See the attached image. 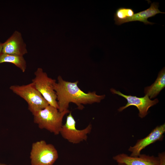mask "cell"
Wrapping results in <instances>:
<instances>
[{
  "instance_id": "7c38bea8",
  "label": "cell",
  "mask_w": 165,
  "mask_h": 165,
  "mask_svg": "<svg viewBox=\"0 0 165 165\" xmlns=\"http://www.w3.org/2000/svg\"><path fill=\"white\" fill-rule=\"evenodd\" d=\"M165 86V70L163 68L159 72L155 82L150 86L145 87L144 93L150 99L155 97Z\"/></svg>"
},
{
  "instance_id": "52a82bcc",
  "label": "cell",
  "mask_w": 165,
  "mask_h": 165,
  "mask_svg": "<svg viewBox=\"0 0 165 165\" xmlns=\"http://www.w3.org/2000/svg\"><path fill=\"white\" fill-rule=\"evenodd\" d=\"M110 91L112 94L121 96L127 101V103L125 105L118 109L119 112H122L130 106H134L138 108L139 111V116L141 118L145 117L148 114V111L150 107L159 102L158 99L151 100L147 95L143 97H139L136 96L125 95L113 88L111 89Z\"/></svg>"
},
{
  "instance_id": "3957f363",
  "label": "cell",
  "mask_w": 165,
  "mask_h": 165,
  "mask_svg": "<svg viewBox=\"0 0 165 165\" xmlns=\"http://www.w3.org/2000/svg\"><path fill=\"white\" fill-rule=\"evenodd\" d=\"M9 88L13 93L26 101L28 109L33 115L49 105L32 82L25 85H13Z\"/></svg>"
},
{
  "instance_id": "4fadbf2b",
  "label": "cell",
  "mask_w": 165,
  "mask_h": 165,
  "mask_svg": "<svg viewBox=\"0 0 165 165\" xmlns=\"http://www.w3.org/2000/svg\"><path fill=\"white\" fill-rule=\"evenodd\" d=\"M8 62L14 64L23 72L26 69V62L23 56L2 53L0 56V64Z\"/></svg>"
},
{
  "instance_id": "2e32d148",
  "label": "cell",
  "mask_w": 165,
  "mask_h": 165,
  "mask_svg": "<svg viewBox=\"0 0 165 165\" xmlns=\"http://www.w3.org/2000/svg\"><path fill=\"white\" fill-rule=\"evenodd\" d=\"M2 43L0 42V56L2 53Z\"/></svg>"
},
{
  "instance_id": "ac0fdd59",
  "label": "cell",
  "mask_w": 165,
  "mask_h": 165,
  "mask_svg": "<svg viewBox=\"0 0 165 165\" xmlns=\"http://www.w3.org/2000/svg\"><path fill=\"white\" fill-rule=\"evenodd\" d=\"M0 165H7V164H4V163H0Z\"/></svg>"
},
{
  "instance_id": "8992f818",
  "label": "cell",
  "mask_w": 165,
  "mask_h": 165,
  "mask_svg": "<svg viewBox=\"0 0 165 165\" xmlns=\"http://www.w3.org/2000/svg\"><path fill=\"white\" fill-rule=\"evenodd\" d=\"M92 128V125L90 124L84 129L80 130L77 129L76 121L70 111L67 116L65 123L61 127L60 134L68 142L77 144L86 141L87 134L90 133Z\"/></svg>"
},
{
  "instance_id": "5b68a950",
  "label": "cell",
  "mask_w": 165,
  "mask_h": 165,
  "mask_svg": "<svg viewBox=\"0 0 165 165\" xmlns=\"http://www.w3.org/2000/svg\"><path fill=\"white\" fill-rule=\"evenodd\" d=\"M34 75L35 78L32 80L31 82L49 105L58 109L57 95L53 89L56 80L49 77L40 68H37Z\"/></svg>"
},
{
  "instance_id": "ba28073f",
  "label": "cell",
  "mask_w": 165,
  "mask_h": 165,
  "mask_svg": "<svg viewBox=\"0 0 165 165\" xmlns=\"http://www.w3.org/2000/svg\"><path fill=\"white\" fill-rule=\"evenodd\" d=\"M165 132V123L156 127L147 136L139 139L134 146L130 147L128 150L131 152L130 156L138 157L146 147L157 141H162Z\"/></svg>"
},
{
  "instance_id": "9c48e42d",
  "label": "cell",
  "mask_w": 165,
  "mask_h": 165,
  "mask_svg": "<svg viewBox=\"0 0 165 165\" xmlns=\"http://www.w3.org/2000/svg\"><path fill=\"white\" fill-rule=\"evenodd\" d=\"M2 53L23 56L28 53L26 45L21 34L17 31H15L4 43H2Z\"/></svg>"
},
{
  "instance_id": "30bf717a",
  "label": "cell",
  "mask_w": 165,
  "mask_h": 165,
  "mask_svg": "<svg viewBox=\"0 0 165 165\" xmlns=\"http://www.w3.org/2000/svg\"><path fill=\"white\" fill-rule=\"evenodd\" d=\"M113 158L118 163L126 165H159L160 161L158 157L141 154L138 157H133L122 153L114 156Z\"/></svg>"
},
{
  "instance_id": "7a4b0ae2",
  "label": "cell",
  "mask_w": 165,
  "mask_h": 165,
  "mask_svg": "<svg viewBox=\"0 0 165 165\" xmlns=\"http://www.w3.org/2000/svg\"><path fill=\"white\" fill-rule=\"evenodd\" d=\"M70 112L68 109L60 112L57 108L49 105L33 115L34 122L40 129H46L58 135L63 125L64 116Z\"/></svg>"
},
{
  "instance_id": "5bb4252c",
  "label": "cell",
  "mask_w": 165,
  "mask_h": 165,
  "mask_svg": "<svg viewBox=\"0 0 165 165\" xmlns=\"http://www.w3.org/2000/svg\"><path fill=\"white\" fill-rule=\"evenodd\" d=\"M134 14V10L131 8L121 7L118 8L114 16L115 24L120 25L127 23V20Z\"/></svg>"
},
{
  "instance_id": "9a60e30c",
  "label": "cell",
  "mask_w": 165,
  "mask_h": 165,
  "mask_svg": "<svg viewBox=\"0 0 165 165\" xmlns=\"http://www.w3.org/2000/svg\"><path fill=\"white\" fill-rule=\"evenodd\" d=\"M158 157L160 160L159 165H165V152L159 153Z\"/></svg>"
},
{
  "instance_id": "e0dca14e",
  "label": "cell",
  "mask_w": 165,
  "mask_h": 165,
  "mask_svg": "<svg viewBox=\"0 0 165 165\" xmlns=\"http://www.w3.org/2000/svg\"><path fill=\"white\" fill-rule=\"evenodd\" d=\"M118 165H126L124 163H118Z\"/></svg>"
},
{
  "instance_id": "6da1fadb",
  "label": "cell",
  "mask_w": 165,
  "mask_h": 165,
  "mask_svg": "<svg viewBox=\"0 0 165 165\" xmlns=\"http://www.w3.org/2000/svg\"><path fill=\"white\" fill-rule=\"evenodd\" d=\"M57 79L53 89L57 95L58 109L60 112L68 109L70 103L75 104L78 109L82 110L84 108L83 105L99 103L105 97V95H97L95 91L87 93L83 91L78 86V81H67L60 75Z\"/></svg>"
},
{
  "instance_id": "8fae6325",
  "label": "cell",
  "mask_w": 165,
  "mask_h": 165,
  "mask_svg": "<svg viewBox=\"0 0 165 165\" xmlns=\"http://www.w3.org/2000/svg\"><path fill=\"white\" fill-rule=\"evenodd\" d=\"M159 3L154 2L152 3L150 7L148 9L139 12L134 13V15L128 20L127 22L139 21L142 22L145 24H153L154 23L148 21V19L155 16L157 14L165 13L161 12L159 9Z\"/></svg>"
},
{
  "instance_id": "277c9868",
  "label": "cell",
  "mask_w": 165,
  "mask_h": 165,
  "mask_svg": "<svg viewBox=\"0 0 165 165\" xmlns=\"http://www.w3.org/2000/svg\"><path fill=\"white\" fill-rule=\"evenodd\" d=\"M58 157L54 146L44 140L33 143L30 153L31 165H53Z\"/></svg>"
}]
</instances>
